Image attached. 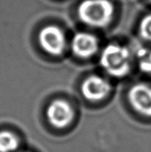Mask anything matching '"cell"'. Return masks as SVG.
<instances>
[{"mask_svg":"<svg viewBox=\"0 0 151 152\" xmlns=\"http://www.w3.org/2000/svg\"><path fill=\"white\" fill-rule=\"evenodd\" d=\"M132 53L125 45L111 43L101 53L100 64L111 77L121 78L127 76L132 69Z\"/></svg>","mask_w":151,"mask_h":152,"instance_id":"6da1fadb","label":"cell"},{"mask_svg":"<svg viewBox=\"0 0 151 152\" xmlns=\"http://www.w3.org/2000/svg\"><path fill=\"white\" fill-rule=\"evenodd\" d=\"M114 5L109 0H83L77 8L79 20L94 28L107 27L114 17Z\"/></svg>","mask_w":151,"mask_h":152,"instance_id":"7a4b0ae2","label":"cell"},{"mask_svg":"<svg viewBox=\"0 0 151 152\" xmlns=\"http://www.w3.org/2000/svg\"><path fill=\"white\" fill-rule=\"evenodd\" d=\"M38 41L44 52L52 55H61L66 47L63 31L55 25L44 27L38 34Z\"/></svg>","mask_w":151,"mask_h":152,"instance_id":"3957f363","label":"cell"},{"mask_svg":"<svg viewBox=\"0 0 151 152\" xmlns=\"http://www.w3.org/2000/svg\"><path fill=\"white\" fill-rule=\"evenodd\" d=\"M131 107L141 116L151 118V86L146 83H136L127 94Z\"/></svg>","mask_w":151,"mask_h":152,"instance_id":"277c9868","label":"cell"},{"mask_svg":"<svg viewBox=\"0 0 151 152\" xmlns=\"http://www.w3.org/2000/svg\"><path fill=\"white\" fill-rule=\"evenodd\" d=\"M111 91L109 82L98 75L87 77L81 85V92L84 97L90 102H100L105 99Z\"/></svg>","mask_w":151,"mask_h":152,"instance_id":"5b68a950","label":"cell"},{"mask_svg":"<svg viewBox=\"0 0 151 152\" xmlns=\"http://www.w3.org/2000/svg\"><path fill=\"white\" fill-rule=\"evenodd\" d=\"M46 117L53 126L61 129L71 123L74 111L66 101L58 99L53 101L47 107Z\"/></svg>","mask_w":151,"mask_h":152,"instance_id":"8992f818","label":"cell"},{"mask_svg":"<svg viewBox=\"0 0 151 152\" xmlns=\"http://www.w3.org/2000/svg\"><path fill=\"white\" fill-rule=\"evenodd\" d=\"M71 49L79 58H90L99 49V42L95 36L87 32H77L71 40Z\"/></svg>","mask_w":151,"mask_h":152,"instance_id":"52a82bcc","label":"cell"},{"mask_svg":"<svg viewBox=\"0 0 151 152\" xmlns=\"http://www.w3.org/2000/svg\"><path fill=\"white\" fill-rule=\"evenodd\" d=\"M19 148L17 136L10 131H0V152H14Z\"/></svg>","mask_w":151,"mask_h":152,"instance_id":"ba28073f","label":"cell"},{"mask_svg":"<svg viewBox=\"0 0 151 152\" xmlns=\"http://www.w3.org/2000/svg\"><path fill=\"white\" fill-rule=\"evenodd\" d=\"M135 57L139 69L145 74H151V48L140 47Z\"/></svg>","mask_w":151,"mask_h":152,"instance_id":"9c48e42d","label":"cell"},{"mask_svg":"<svg viewBox=\"0 0 151 152\" xmlns=\"http://www.w3.org/2000/svg\"><path fill=\"white\" fill-rule=\"evenodd\" d=\"M139 35L142 40L151 44V12L143 16L139 24Z\"/></svg>","mask_w":151,"mask_h":152,"instance_id":"30bf717a","label":"cell"},{"mask_svg":"<svg viewBox=\"0 0 151 152\" xmlns=\"http://www.w3.org/2000/svg\"><path fill=\"white\" fill-rule=\"evenodd\" d=\"M148 1H149V2H150V3H151V0H148Z\"/></svg>","mask_w":151,"mask_h":152,"instance_id":"8fae6325","label":"cell"}]
</instances>
